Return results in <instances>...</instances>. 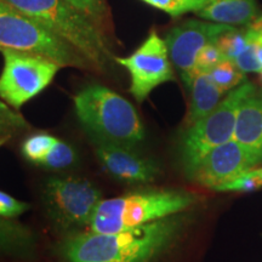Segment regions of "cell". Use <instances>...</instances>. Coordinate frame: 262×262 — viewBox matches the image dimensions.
<instances>
[{
	"mask_svg": "<svg viewBox=\"0 0 262 262\" xmlns=\"http://www.w3.org/2000/svg\"><path fill=\"white\" fill-rule=\"evenodd\" d=\"M233 140L262 159V96L254 93L242 103Z\"/></svg>",
	"mask_w": 262,
	"mask_h": 262,
	"instance_id": "cell-13",
	"label": "cell"
},
{
	"mask_svg": "<svg viewBox=\"0 0 262 262\" xmlns=\"http://www.w3.org/2000/svg\"><path fill=\"white\" fill-rule=\"evenodd\" d=\"M152 8L158 9L160 11L179 17V16L188 14V12H196L204 8L211 0H141Z\"/></svg>",
	"mask_w": 262,
	"mask_h": 262,
	"instance_id": "cell-22",
	"label": "cell"
},
{
	"mask_svg": "<svg viewBox=\"0 0 262 262\" xmlns=\"http://www.w3.org/2000/svg\"><path fill=\"white\" fill-rule=\"evenodd\" d=\"M8 139H0V148H2V147H3V145H5V143L6 142H8Z\"/></svg>",
	"mask_w": 262,
	"mask_h": 262,
	"instance_id": "cell-30",
	"label": "cell"
},
{
	"mask_svg": "<svg viewBox=\"0 0 262 262\" xmlns=\"http://www.w3.org/2000/svg\"><path fill=\"white\" fill-rule=\"evenodd\" d=\"M102 193L94 183L73 176H52L42 187V201L48 216L58 232L77 233L88 227Z\"/></svg>",
	"mask_w": 262,
	"mask_h": 262,
	"instance_id": "cell-7",
	"label": "cell"
},
{
	"mask_svg": "<svg viewBox=\"0 0 262 262\" xmlns=\"http://www.w3.org/2000/svg\"><path fill=\"white\" fill-rule=\"evenodd\" d=\"M14 50L39 55L62 68L93 70L79 51L49 31L34 18L0 0V51Z\"/></svg>",
	"mask_w": 262,
	"mask_h": 262,
	"instance_id": "cell-5",
	"label": "cell"
},
{
	"mask_svg": "<svg viewBox=\"0 0 262 262\" xmlns=\"http://www.w3.org/2000/svg\"><path fill=\"white\" fill-rule=\"evenodd\" d=\"M0 100L15 110L41 94L55 79L61 66L39 55L2 50Z\"/></svg>",
	"mask_w": 262,
	"mask_h": 262,
	"instance_id": "cell-8",
	"label": "cell"
},
{
	"mask_svg": "<svg viewBox=\"0 0 262 262\" xmlns=\"http://www.w3.org/2000/svg\"><path fill=\"white\" fill-rule=\"evenodd\" d=\"M262 188V179L260 176L256 175L253 171V169L250 171L243 173L239 178H237L233 181L224 183V185L219 186L217 188H215V191L219 192H251L256 191V189Z\"/></svg>",
	"mask_w": 262,
	"mask_h": 262,
	"instance_id": "cell-24",
	"label": "cell"
},
{
	"mask_svg": "<svg viewBox=\"0 0 262 262\" xmlns=\"http://www.w3.org/2000/svg\"><path fill=\"white\" fill-rule=\"evenodd\" d=\"M67 2L80 12H83L86 17H89L95 25L103 31L108 16L106 0H67Z\"/></svg>",
	"mask_w": 262,
	"mask_h": 262,
	"instance_id": "cell-23",
	"label": "cell"
},
{
	"mask_svg": "<svg viewBox=\"0 0 262 262\" xmlns=\"http://www.w3.org/2000/svg\"><path fill=\"white\" fill-rule=\"evenodd\" d=\"M195 14L216 24L248 26L261 12L256 0H211Z\"/></svg>",
	"mask_w": 262,
	"mask_h": 262,
	"instance_id": "cell-14",
	"label": "cell"
},
{
	"mask_svg": "<svg viewBox=\"0 0 262 262\" xmlns=\"http://www.w3.org/2000/svg\"><path fill=\"white\" fill-rule=\"evenodd\" d=\"M78 162V153L75 148L68 142L58 139L48 155L42 158L38 166L48 170H66L75 165Z\"/></svg>",
	"mask_w": 262,
	"mask_h": 262,
	"instance_id": "cell-17",
	"label": "cell"
},
{
	"mask_svg": "<svg viewBox=\"0 0 262 262\" xmlns=\"http://www.w3.org/2000/svg\"><path fill=\"white\" fill-rule=\"evenodd\" d=\"M226 60L224 54L217 47L216 41L209 42L198 54L195 62V73L198 72H210L220 62Z\"/></svg>",
	"mask_w": 262,
	"mask_h": 262,
	"instance_id": "cell-26",
	"label": "cell"
},
{
	"mask_svg": "<svg viewBox=\"0 0 262 262\" xmlns=\"http://www.w3.org/2000/svg\"><path fill=\"white\" fill-rule=\"evenodd\" d=\"M188 222L185 211L116 233L77 232L66 235L55 253L62 262H157Z\"/></svg>",
	"mask_w": 262,
	"mask_h": 262,
	"instance_id": "cell-1",
	"label": "cell"
},
{
	"mask_svg": "<svg viewBox=\"0 0 262 262\" xmlns=\"http://www.w3.org/2000/svg\"><path fill=\"white\" fill-rule=\"evenodd\" d=\"M74 112L91 142L134 147L145 141L146 130L134 104L102 84L93 83L73 97Z\"/></svg>",
	"mask_w": 262,
	"mask_h": 262,
	"instance_id": "cell-2",
	"label": "cell"
},
{
	"mask_svg": "<svg viewBox=\"0 0 262 262\" xmlns=\"http://www.w3.org/2000/svg\"><path fill=\"white\" fill-rule=\"evenodd\" d=\"M31 209L28 203L18 201L9 193L0 191V217L14 220Z\"/></svg>",
	"mask_w": 262,
	"mask_h": 262,
	"instance_id": "cell-27",
	"label": "cell"
},
{
	"mask_svg": "<svg viewBox=\"0 0 262 262\" xmlns=\"http://www.w3.org/2000/svg\"><path fill=\"white\" fill-rule=\"evenodd\" d=\"M80 52L94 71L116 62L104 32L67 0H5Z\"/></svg>",
	"mask_w": 262,
	"mask_h": 262,
	"instance_id": "cell-3",
	"label": "cell"
},
{
	"mask_svg": "<svg viewBox=\"0 0 262 262\" xmlns=\"http://www.w3.org/2000/svg\"><path fill=\"white\" fill-rule=\"evenodd\" d=\"M247 27L255 32V34H256L257 44L260 45V47H262V14L260 16H257L254 21H251Z\"/></svg>",
	"mask_w": 262,
	"mask_h": 262,
	"instance_id": "cell-28",
	"label": "cell"
},
{
	"mask_svg": "<svg viewBox=\"0 0 262 262\" xmlns=\"http://www.w3.org/2000/svg\"><path fill=\"white\" fill-rule=\"evenodd\" d=\"M116 63L129 73L130 94L139 103L159 85L175 80L166 42L156 31L129 56L116 57Z\"/></svg>",
	"mask_w": 262,
	"mask_h": 262,
	"instance_id": "cell-9",
	"label": "cell"
},
{
	"mask_svg": "<svg viewBox=\"0 0 262 262\" xmlns=\"http://www.w3.org/2000/svg\"><path fill=\"white\" fill-rule=\"evenodd\" d=\"M233 26L216 22L189 19L170 29L165 35L170 60L178 68L187 86L192 84L195 75V62L198 54L209 42H214L221 34Z\"/></svg>",
	"mask_w": 262,
	"mask_h": 262,
	"instance_id": "cell-10",
	"label": "cell"
},
{
	"mask_svg": "<svg viewBox=\"0 0 262 262\" xmlns=\"http://www.w3.org/2000/svg\"><path fill=\"white\" fill-rule=\"evenodd\" d=\"M253 171L256 173V175L260 176V178L262 179V168H258V169H253Z\"/></svg>",
	"mask_w": 262,
	"mask_h": 262,
	"instance_id": "cell-29",
	"label": "cell"
},
{
	"mask_svg": "<svg viewBox=\"0 0 262 262\" xmlns=\"http://www.w3.org/2000/svg\"><path fill=\"white\" fill-rule=\"evenodd\" d=\"M260 163V157L232 139L210 150L188 179L204 187L215 189L250 171Z\"/></svg>",
	"mask_w": 262,
	"mask_h": 262,
	"instance_id": "cell-11",
	"label": "cell"
},
{
	"mask_svg": "<svg viewBox=\"0 0 262 262\" xmlns=\"http://www.w3.org/2000/svg\"><path fill=\"white\" fill-rule=\"evenodd\" d=\"M260 74H261V79H262V71L260 72Z\"/></svg>",
	"mask_w": 262,
	"mask_h": 262,
	"instance_id": "cell-31",
	"label": "cell"
},
{
	"mask_svg": "<svg viewBox=\"0 0 262 262\" xmlns=\"http://www.w3.org/2000/svg\"><path fill=\"white\" fill-rule=\"evenodd\" d=\"M189 89H191V103L185 120L186 127L193 125L211 113L226 94L211 79L209 72L195 73Z\"/></svg>",
	"mask_w": 262,
	"mask_h": 262,
	"instance_id": "cell-15",
	"label": "cell"
},
{
	"mask_svg": "<svg viewBox=\"0 0 262 262\" xmlns=\"http://www.w3.org/2000/svg\"><path fill=\"white\" fill-rule=\"evenodd\" d=\"M31 129V124L17 110L0 100V139H12Z\"/></svg>",
	"mask_w": 262,
	"mask_h": 262,
	"instance_id": "cell-20",
	"label": "cell"
},
{
	"mask_svg": "<svg viewBox=\"0 0 262 262\" xmlns=\"http://www.w3.org/2000/svg\"><path fill=\"white\" fill-rule=\"evenodd\" d=\"M56 136L48 133H35L26 137L21 145V153L24 158L35 165H39L42 158L48 155L51 147L56 143Z\"/></svg>",
	"mask_w": 262,
	"mask_h": 262,
	"instance_id": "cell-19",
	"label": "cell"
},
{
	"mask_svg": "<svg viewBox=\"0 0 262 262\" xmlns=\"http://www.w3.org/2000/svg\"><path fill=\"white\" fill-rule=\"evenodd\" d=\"M95 156L107 175L125 185H148L160 175L155 159L142 156L134 147L91 142Z\"/></svg>",
	"mask_w": 262,
	"mask_h": 262,
	"instance_id": "cell-12",
	"label": "cell"
},
{
	"mask_svg": "<svg viewBox=\"0 0 262 262\" xmlns=\"http://www.w3.org/2000/svg\"><path fill=\"white\" fill-rule=\"evenodd\" d=\"M211 79L225 93L233 90L245 81V74L238 68L234 61L224 60L209 72Z\"/></svg>",
	"mask_w": 262,
	"mask_h": 262,
	"instance_id": "cell-21",
	"label": "cell"
},
{
	"mask_svg": "<svg viewBox=\"0 0 262 262\" xmlns=\"http://www.w3.org/2000/svg\"><path fill=\"white\" fill-rule=\"evenodd\" d=\"M254 93H256L254 85L244 81L234 88L211 113L186 127L180 139L179 158L187 178L210 150L233 139L239 108L245 98Z\"/></svg>",
	"mask_w": 262,
	"mask_h": 262,
	"instance_id": "cell-6",
	"label": "cell"
},
{
	"mask_svg": "<svg viewBox=\"0 0 262 262\" xmlns=\"http://www.w3.org/2000/svg\"><path fill=\"white\" fill-rule=\"evenodd\" d=\"M250 40L251 32L248 27L244 29L232 27L219 37L216 44L220 48L226 60L234 61L247 49Z\"/></svg>",
	"mask_w": 262,
	"mask_h": 262,
	"instance_id": "cell-18",
	"label": "cell"
},
{
	"mask_svg": "<svg viewBox=\"0 0 262 262\" xmlns=\"http://www.w3.org/2000/svg\"><path fill=\"white\" fill-rule=\"evenodd\" d=\"M250 29V28H249ZM251 40L249 42L247 49L242 52L239 56L235 58L234 62L238 66V68L241 71H243L244 73L247 72H260L262 71V64L258 61L257 57V40H256V34L254 31H251Z\"/></svg>",
	"mask_w": 262,
	"mask_h": 262,
	"instance_id": "cell-25",
	"label": "cell"
},
{
	"mask_svg": "<svg viewBox=\"0 0 262 262\" xmlns=\"http://www.w3.org/2000/svg\"><path fill=\"white\" fill-rule=\"evenodd\" d=\"M38 239L27 226L0 217V255L29 260L35 256Z\"/></svg>",
	"mask_w": 262,
	"mask_h": 262,
	"instance_id": "cell-16",
	"label": "cell"
},
{
	"mask_svg": "<svg viewBox=\"0 0 262 262\" xmlns=\"http://www.w3.org/2000/svg\"><path fill=\"white\" fill-rule=\"evenodd\" d=\"M195 202V194L181 189H134L102 199L88 228L95 233H116L185 212Z\"/></svg>",
	"mask_w": 262,
	"mask_h": 262,
	"instance_id": "cell-4",
	"label": "cell"
}]
</instances>
